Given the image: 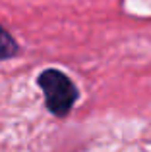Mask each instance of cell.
Segmentation results:
<instances>
[{
	"label": "cell",
	"mask_w": 151,
	"mask_h": 152,
	"mask_svg": "<svg viewBox=\"0 0 151 152\" xmlns=\"http://www.w3.org/2000/svg\"><path fill=\"white\" fill-rule=\"evenodd\" d=\"M18 52V45L16 41L8 35V31L4 27H0V60L12 58V56Z\"/></svg>",
	"instance_id": "7a4b0ae2"
},
{
	"label": "cell",
	"mask_w": 151,
	"mask_h": 152,
	"mask_svg": "<svg viewBox=\"0 0 151 152\" xmlns=\"http://www.w3.org/2000/svg\"><path fill=\"white\" fill-rule=\"evenodd\" d=\"M39 87L45 93L47 108L54 115H66L78 98L74 83L58 69H47L39 75Z\"/></svg>",
	"instance_id": "6da1fadb"
}]
</instances>
